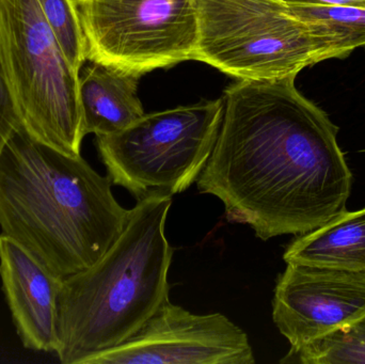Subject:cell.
<instances>
[{
  "label": "cell",
  "mask_w": 365,
  "mask_h": 364,
  "mask_svg": "<svg viewBox=\"0 0 365 364\" xmlns=\"http://www.w3.org/2000/svg\"><path fill=\"white\" fill-rule=\"evenodd\" d=\"M296 77L227 88L218 138L195 182L223 203L230 222L262 241L319 228L351 196L339 128L298 91Z\"/></svg>",
  "instance_id": "1"
},
{
  "label": "cell",
  "mask_w": 365,
  "mask_h": 364,
  "mask_svg": "<svg viewBox=\"0 0 365 364\" xmlns=\"http://www.w3.org/2000/svg\"><path fill=\"white\" fill-rule=\"evenodd\" d=\"M113 180L81 156L38 142L23 128L0 155L1 234L66 278L98 262L130 219Z\"/></svg>",
  "instance_id": "2"
},
{
  "label": "cell",
  "mask_w": 365,
  "mask_h": 364,
  "mask_svg": "<svg viewBox=\"0 0 365 364\" xmlns=\"http://www.w3.org/2000/svg\"><path fill=\"white\" fill-rule=\"evenodd\" d=\"M173 197L137 201L117 241L91 266L64 278L59 296L63 364H83L136 333L169 299L173 249L166 237Z\"/></svg>",
  "instance_id": "3"
},
{
  "label": "cell",
  "mask_w": 365,
  "mask_h": 364,
  "mask_svg": "<svg viewBox=\"0 0 365 364\" xmlns=\"http://www.w3.org/2000/svg\"><path fill=\"white\" fill-rule=\"evenodd\" d=\"M195 8L192 60L237 80L297 76L354 51L323 26L296 17L282 0H195Z\"/></svg>",
  "instance_id": "4"
},
{
  "label": "cell",
  "mask_w": 365,
  "mask_h": 364,
  "mask_svg": "<svg viewBox=\"0 0 365 364\" xmlns=\"http://www.w3.org/2000/svg\"><path fill=\"white\" fill-rule=\"evenodd\" d=\"M0 66L31 138L81 156L79 72L62 53L38 0H0Z\"/></svg>",
  "instance_id": "5"
},
{
  "label": "cell",
  "mask_w": 365,
  "mask_h": 364,
  "mask_svg": "<svg viewBox=\"0 0 365 364\" xmlns=\"http://www.w3.org/2000/svg\"><path fill=\"white\" fill-rule=\"evenodd\" d=\"M222 98L145 113L128 128L96 137L115 185L137 201L188 189L205 168L222 122Z\"/></svg>",
  "instance_id": "6"
},
{
  "label": "cell",
  "mask_w": 365,
  "mask_h": 364,
  "mask_svg": "<svg viewBox=\"0 0 365 364\" xmlns=\"http://www.w3.org/2000/svg\"><path fill=\"white\" fill-rule=\"evenodd\" d=\"M87 60L145 75L192 60L195 0H76Z\"/></svg>",
  "instance_id": "7"
},
{
  "label": "cell",
  "mask_w": 365,
  "mask_h": 364,
  "mask_svg": "<svg viewBox=\"0 0 365 364\" xmlns=\"http://www.w3.org/2000/svg\"><path fill=\"white\" fill-rule=\"evenodd\" d=\"M255 364L248 336L221 313H191L167 299L124 343L83 364Z\"/></svg>",
  "instance_id": "8"
},
{
  "label": "cell",
  "mask_w": 365,
  "mask_h": 364,
  "mask_svg": "<svg viewBox=\"0 0 365 364\" xmlns=\"http://www.w3.org/2000/svg\"><path fill=\"white\" fill-rule=\"evenodd\" d=\"M365 316V273L287 264L272 298V320L292 353Z\"/></svg>",
  "instance_id": "9"
},
{
  "label": "cell",
  "mask_w": 365,
  "mask_h": 364,
  "mask_svg": "<svg viewBox=\"0 0 365 364\" xmlns=\"http://www.w3.org/2000/svg\"><path fill=\"white\" fill-rule=\"evenodd\" d=\"M0 278L24 348L56 354L59 348V296L64 278L4 234H0Z\"/></svg>",
  "instance_id": "10"
},
{
  "label": "cell",
  "mask_w": 365,
  "mask_h": 364,
  "mask_svg": "<svg viewBox=\"0 0 365 364\" xmlns=\"http://www.w3.org/2000/svg\"><path fill=\"white\" fill-rule=\"evenodd\" d=\"M140 75L90 62L79 72L85 134H115L145 115L138 96Z\"/></svg>",
  "instance_id": "11"
},
{
  "label": "cell",
  "mask_w": 365,
  "mask_h": 364,
  "mask_svg": "<svg viewBox=\"0 0 365 364\" xmlns=\"http://www.w3.org/2000/svg\"><path fill=\"white\" fill-rule=\"evenodd\" d=\"M287 264L365 273V207L345 211L323 226L298 235L283 254Z\"/></svg>",
  "instance_id": "12"
},
{
  "label": "cell",
  "mask_w": 365,
  "mask_h": 364,
  "mask_svg": "<svg viewBox=\"0 0 365 364\" xmlns=\"http://www.w3.org/2000/svg\"><path fill=\"white\" fill-rule=\"evenodd\" d=\"M304 364H365V316L283 359Z\"/></svg>",
  "instance_id": "13"
},
{
  "label": "cell",
  "mask_w": 365,
  "mask_h": 364,
  "mask_svg": "<svg viewBox=\"0 0 365 364\" xmlns=\"http://www.w3.org/2000/svg\"><path fill=\"white\" fill-rule=\"evenodd\" d=\"M287 6L302 21L329 30L351 51L365 47V8L307 4H287Z\"/></svg>",
  "instance_id": "14"
},
{
  "label": "cell",
  "mask_w": 365,
  "mask_h": 364,
  "mask_svg": "<svg viewBox=\"0 0 365 364\" xmlns=\"http://www.w3.org/2000/svg\"><path fill=\"white\" fill-rule=\"evenodd\" d=\"M68 63L81 72L87 60L86 38L76 0H38Z\"/></svg>",
  "instance_id": "15"
},
{
  "label": "cell",
  "mask_w": 365,
  "mask_h": 364,
  "mask_svg": "<svg viewBox=\"0 0 365 364\" xmlns=\"http://www.w3.org/2000/svg\"><path fill=\"white\" fill-rule=\"evenodd\" d=\"M19 128H21V119L0 66V155Z\"/></svg>",
  "instance_id": "16"
}]
</instances>
